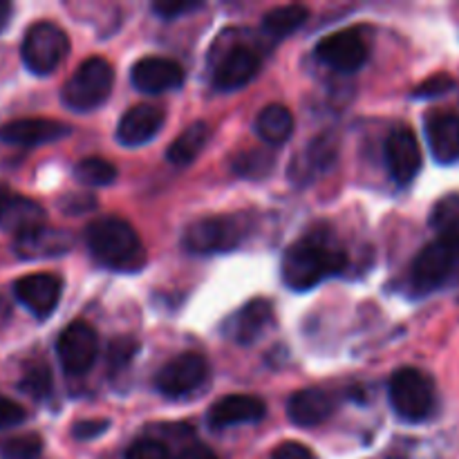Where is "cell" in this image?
<instances>
[{"mask_svg":"<svg viewBox=\"0 0 459 459\" xmlns=\"http://www.w3.org/2000/svg\"><path fill=\"white\" fill-rule=\"evenodd\" d=\"M9 197V191H7V186H4L3 182H0V204H3L4 200H7Z\"/></svg>","mask_w":459,"mask_h":459,"instance_id":"cell-41","label":"cell"},{"mask_svg":"<svg viewBox=\"0 0 459 459\" xmlns=\"http://www.w3.org/2000/svg\"><path fill=\"white\" fill-rule=\"evenodd\" d=\"M85 242L94 260L112 269L133 267L143 255L137 231L115 215L90 222L85 229Z\"/></svg>","mask_w":459,"mask_h":459,"instance_id":"cell-2","label":"cell"},{"mask_svg":"<svg viewBox=\"0 0 459 459\" xmlns=\"http://www.w3.org/2000/svg\"><path fill=\"white\" fill-rule=\"evenodd\" d=\"M267 412L263 399L254 397V394H229V397L220 399L213 403L209 411V421L215 429H227V426L238 424H254L260 421Z\"/></svg>","mask_w":459,"mask_h":459,"instance_id":"cell-19","label":"cell"},{"mask_svg":"<svg viewBox=\"0 0 459 459\" xmlns=\"http://www.w3.org/2000/svg\"><path fill=\"white\" fill-rule=\"evenodd\" d=\"M27 420V412L21 403H16L13 399L3 397L0 394V430L13 429V426H21Z\"/></svg>","mask_w":459,"mask_h":459,"instance_id":"cell-31","label":"cell"},{"mask_svg":"<svg viewBox=\"0 0 459 459\" xmlns=\"http://www.w3.org/2000/svg\"><path fill=\"white\" fill-rule=\"evenodd\" d=\"M130 81L146 94H161L184 83V70L173 58L146 56L137 61L130 72Z\"/></svg>","mask_w":459,"mask_h":459,"instance_id":"cell-13","label":"cell"},{"mask_svg":"<svg viewBox=\"0 0 459 459\" xmlns=\"http://www.w3.org/2000/svg\"><path fill=\"white\" fill-rule=\"evenodd\" d=\"M348 264V255L327 240L309 236L287 249L282 258V281L294 291H307L318 282L341 273Z\"/></svg>","mask_w":459,"mask_h":459,"instance_id":"cell-1","label":"cell"},{"mask_svg":"<svg viewBox=\"0 0 459 459\" xmlns=\"http://www.w3.org/2000/svg\"><path fill=\"white\" fill-rule=\"evenodd\" d=\"M72 240L65 231H56V229H40V231L31 233V236L18 238L16 240V254L27 260L49 258V255H61L70 249Z\"/></svg>","mask_w":459,"mask_h":459,"instance_id":"cell-22","label":"cell"},{"mask_svg":"<svg viewBox=\"0 0 459 459\" xmlns=\"http://www.w3.org/2000/svg\"><path fill=\"white\" fill-rule=\"evenodd\" d=\"M21 390L34 399H45L52 390V377L45 363H34L25 370L21 379Z\"/></svg>","mask_w":459,"mask_h":459,"instance_id":"cell-29","label":"cell"},{"mask_svg":"<svg viewBox=\"0 0 459 459\" xmlns=\"http://www.w3.org/2000/svg\"><path fill=\"white\" fill-rule=\"evenodd\" d=\"M390 403L403 421H424L433 412V381L417 368H402L390 379Z\"/></svg>","mask_w":459,"mask_h":459,"instance_id":"cell-4","label":"cell"},{"mask_svg":"<svg viewBox=\"0 0 459 459\" xmlns=\"http://www.w3.org/2000/svg\"><path fill=\"white\" fill-rule=\"evenodd\" d=\"M126 459H170L169 448L157 439H139L126 453Z\"/></svg>","mask_w":459,"mask_h":459,"instance_id":"cell-30","label":"cell"},{"mask_svg":"<svg viewBox=\"0 0 459 459\" xmlns=\"http://www.w3.org/2000/svg\"><path fill=\"white\" fill-rule=\"evenodd\" d=\"M70 128L61 121L40 119V117H27V119H13L0 126V142L9 146H43V143L58 142L67 137Z\"/></svg>","mask_w":459,"mask_h":459,"instance_id":"cell-12","label":"cell"},{"mask_svg":"<svg viewBox=\"0 0 459 459\" xmlns=\"http://www.w3.org/2000/svg\"><path fill=\"white\" fill-rule=\"evenodd\" d=\"M200 7V3H186V0H170V3H155L152 4V9H155L160 16L164 18H175L179 16V13H186V12H193V9Z\"/></svg>","mask_w":459,"mask_h":459,"instance_id":"cell-36","label":"cell"},{"mask_svg":"<svg viewBox=\"0 0 459 459\" xmlns=\"http://www.w3.org/2000/svg\"><path fill=\"white\" fill-rule=\"evenodd\" d=\"M272 303L263 299L249 300L242 305L236 314L227 318L224 323V336L238 345H249L255 343L260 334L267 330L269 321H272Z\"/></svg>","mask_w":459,"mask_h":459,"instance_id":"cell-16","label":"cell"},{"mask_svg":"<svg viewBox=\"0 0 459 459\" xmlns=\"http://www.w3.org/2000/svg\"><path fill=\"white\" fill-rule=\"evenodd\" d=\"M334 412V402L330 394L321 388H305L291 394L287 403V415L296 426L312 429V426L327 421Z\"/></svg>","mask_w":459,"mask_h":459,"instance_id":"cell-20","label":"cell"},{"mask_svg":"<svg viewBox=\"0 0 459 459\" xmlns=\"http://www.w3.org/2000/svg\"><path fill=\"white\" fill-rule=\"evenodd\" d=\"M178 459H218V455L204 444H191V446L182 448Z\"/></svg>","mask_w":459,"mask_h":459,"instance_id":"cell-38","label":"cell"},{"mask_svg":"<svg viewBox=\"0 0 459 459\" xmlns=\"http://www.w3.org/2000/svg\"><path fill=\"white\" fill-rule=\"evenodd\" d=\"M430 152L442 164L459 160V115L455 112H435L426 119Z\"/></svg>","mask_w":459,"mask_h":459,"instance_id":"cell-21","label":"cell"},{"mask_svg":"<svg viewBox=\"0 0 459 459\" xmlns=\"http://www.w3.org/2000/svg\"><path fill=\"white\" fill-rule=\"evenodd\" d=\"M56 354L67 375H85L99 354V336L88 323H72L56 341Z\"/></svg>","mask_w":459,"mask_h":459,"instance_id":"cell-8","label":"cell"},{"mask_svg":"<svg viewBox=\"0 0 459 459\" xmlns=\"http://www.w3.org/2000/svg\"><path fill=\"white\" fill-rule=\"evenodd\" d=\"M48 224L45 209L36 200L25 195H9L0 204V229L12 236L25 238L40 231Z\"/></svg>","mask_w":459,"mask_h":459,"instance_id":"cell-15","label":"cell"},{"mask_svg":"<svg viewBox=\"0 0 459 459\" xmlns=\"http://www.w3.org/2000/svg\"><path fill=\"white\" fill-rule=\"evenodd\" d=\"M209 377V363L202 354L184 352L175 357L173 361L166 363L157 372V390L169 397H182L191 390L200 388L204 379Z\"/></svg>","mask_w":459,"mask_h":459,"instance_id":"cell-9","label":"cell"},{"mask_svg":"<svg viewBox=\"0 0 459 459\" xmlns=\"http://www.w3.org/2000/svg\"><path fill=\"white\" fill-rule=\"evenodd\" d=\"M459 264V238L439 236L426 245L412 263V285L420 291H433L442 287Z\"/></svg>","mask_w":459,"mask_h":459,"instance_id":"cell-6","label":"cell"},{"mask_svg":"<svg viewBox=\"0 0 459 459\" xmlns=\"http://www.w3.org/2000/svg\"><path fill=\"white\" fill-rule=\"evenodd\" d=\"M430 224L437 229L439 236L459 238V195L442 197L430 213Z\"/></svg>","mask_w":459,"mask_h":459,"instance_id":"cell-27","label":"cell"},{"mask_svg":"<svg viewBox=\"0 0 459 459\" xmlns=\"http://www.w3.org/2000/svg\"><path fill=\"white\" fill-rule=\"evenodd\" d=\"M211 139V128L204 121L191 124L169 148V161L178 166H188L200 157Z\"/></svg>","mask_w":459,"mask_h":459,"instance_id":"cell-24","label":"cell"},{"mask_svg":"<svg viewBox=\"0 0 459 459\" xmlns=\"http://www.w3.org/2000/svg\"><path fill=\"white\" fill-rule=\"evenodd\" d=\"M316 56L336 72H357L368 61V43L357 30H341L316 45Z\"/></svg>","mask_w":459,"mask_h":459,"instance_id":"cell-10","label":"cell"},{"mask_svg":"<svg viewBox=\"0 0 459 459\" xmlns=\"http://www.w3.org/2000/svg\"><path fill=\"white\" fill-rule=\"evenodd\" d=\"M137 343L130 339H117L110 345V363L112 366H126L133 359Z\"/></svg>","mask_w":459,"mask_h":459,"instance_id":"cell-34","label":"cell"},{"mask_svg":"<svg viewBox=\"0 0 459 459\" xmlns=\"http://www.w3.org/2000/svg\"><path fill=\"white\" fill-rule=\"evenodd\" d=\"M385 161L399 184H408L421 170V148L411 128H397L385 139Z\"/></svg>","mask_w":459,"mask_h":459,"instance_id":"cell-14","label":"cell"},{"mask_svg":"<svg viewBox=\"0 0 459 459\" xmlns=\"http://www.w3.org/2000/svg\"><path fill=\"white\" fill-rule=\"evenodd\" d=\"M43 442L39 435H16L0 442V455L4 459H39Z\"/></svg>","mask_w":459,"mask_h":459,"instance_id":"cell-28","label":"cell"},{"mask_svg":"<svg viewBox=\"0 0 459 459\" xmlns=\"http://www.w3.org/2000/svg\"><path fill=\"white\" fill-rule=\"evenodd\" d=\"M74 178L85 186H108L117 179V169L103 157H88L74 166Z\"/></svg>","mask_w":459,"mask_h":459,"instance_id":"cell-26","label":"cell"},{"mask_svg":"<svg viewBox=\"0 0 459 459\" xmlns=\"http://www.w3.org/2000/svg\"><path fill=\"white\" fill-rule=\"evenodd\" d=\"M255 130L264 143H272V146L285 143L294 133V115L282 103H272L260 110L258 119H255Z\"/></svg>","mask_w":459,"mask_h":459,"instance_id":"cell-23","label":"cell"},{"mask_svg":"<svg viewBox=\"0 0 459 459\" xmlns=\"http://www.w3.org/2000/svg\"><path fill=\"white\" fill-rule=\"evenodd\" d=\"M260 70V56L247 45H236L229 49L215 65V85L220 90H240L249 83Z\"/></svg>","mask_w":459,"mask_h":459,"instance_id":"cell-17","label":"cell"},{"mask_svg":"<svg viewBox=\"0 0 459 459\" xmlns=\"http://www.w3.org/2000/svg\"><path fill=\"white\" fill-rule=\"evenodd\" d=\"M112 85H115V72L110 63L101 56H92L81 63L63 85V103L76 112L94 110L110 97Z\"/></svg>","mask_w":459,"mask_h":459,"instance_id":"cell-3","label":"cell"},{"mask_svg":"<svg viewBox=\"0 0 459 459\" xmlns=\"http://www.w3.org/2000/svg\"><path fill=\"white\" fill-rule=\"evenodd\" d=\"M67 49H70V40L65 31L54 22L40 21L25 31L21 54L27 70L43 76L61 65L63 58L67 56Z\"/></svg>","mask_w":459,"mask_h":459,"instance_id":"cell-5","label":"cell"},{"mask_svg":"<svg viewBox=\"0 0 459 459\" xmlns=\"http://www.w3.org/2000/svg\"><path fill=\"white\" fill-rule=\"evenodd\" d=\"M164 124V110L151 103H142V106H133L124 117H121L119 126H117V139L124 146H142V143L151 142Z\"/></svg>","mask_w":459,"mask_h":459,"instance_id":"cell-18","label":"cell"},{"mask_svg":"<svg viewBox=\"0 0 459 459\" xmlns=\"http://www.w3.org/2000/svg\"><path fill=\"white\" fill-rule=\"evenodd\" d=\"M9 316V307H7V303H4L3 299H0V321H4V318Z\"/></svg>","mask_w":459,"mask_h":459,"instance_id":"cell-40","label":"cell"},{"mask_svg":"<svg viewBox=\"0 0 459 459\" xmlns=\"http://www.w3.org/2000/svg\"><path fill=\"white\" fill-rule=\"evenodd\" d=\"M453 85L455 83H453L451 76H446V74L430 76L429 81H424V83L415 90V97H439V94L448 92Z\"/></svg>","mask_w":459,"mask_h":459,"instance_id":"cell-33","label":"cell"},{"mask_svg":"<svg viewBox=\"0 0 459 459\" xmlns=\"http://www.w3.org/2000/svg\"><path fill=\"white\" fill-rule=\"evenodd\" d=\"M9 18H12V4L0 0V31L9 25Z\"/></svg>","mask_w":459,"mask_h":459,"instance_id":"cell-39","label":"cell"},{"mask_svg":"<svg viewBox=\"0 0 459 459\" xmlns=\"http://www.w3.org/2000/svg\"><path fill=\"white\" fill-rule=\"evenodd\" d=\"M245 229L233 218H202L184 231V247L193 254H224L242 242Z\"/></svg>","mask_w":459,"mask_h":459,"instance_id":"cell-7","label":"cell"},{"mask_svg":"<svg viewBox=\"0 0 459 459\" xmlns=\"http://www.w3.org/2000/svg\"><path fill=\"white\" fill-rule=\"evenodd\" d=\"M63 282L54 273H30L16 281L13 294L34 314L36 318H48L61 300Z\"/></svg>","mask_w":459,"mask_h":459,"instance_id":"cell-11","label":"cell"},{"mask_svg":"<svg viewBox=\"0 0 459 459\" xmlns=\"http://www.w3.org/2000/svg\"><path fill=\"white\" fill-rule=\"evenodd\" d=\"M108 421L99 420V421H79V424L72 429V433H74L76 439H92V437H99L101 433H106L108 429Z\"/></svg>","mask_w":459,"mask_h":459,"instance_id":"cell-37","label":"cell"},{"mask_svg":"<svg viewBox=\"0 0 459 459\" xmlns=\"http://www.w3.org/2000/svg\"><path fill=\"white\" fill-rule=\"evenodd\" d=\"M309 18V9L303 4H282V7L272 9L264 13L263 27L276 39L290 36L299 27H303Z\"/></svg>","mask_w":459,"mask_h":459,"instance_id":"cell-25","label":"cell"},{"mask_svg":"<svg viewBox=\"0 0 459 459\" xmlns=\"http://www.w3.org/2000/svg\"><path fill=\"white\" fill-rule=\"evenodd\" d=\"M272 459H316L307 446L299 442H285L272 453Z\"/></svg>","mask_w":459,"mask_h":459,"instance_id":"cell-35","label":"cell"},{"mask_svg":"<svg viewBox=\"0 0 459 459\" xmlns=\"http://www.w3.org/2000/svg\"><path fill=\"white\" fill-rule=\"evenodd\" d=\"M309 155H312V164L316 169H325V166L332 164L336 155V143L334 142H325V137L316 139L309 148Z\"/></svg>","mask_w":459,"mask_h":459,"instance_id":"cell-32","label":"cell"}]
</instances>
